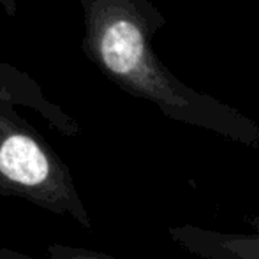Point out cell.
Wrapping results in <instances>:
<instances>
[{"mask_svg": "<svg viewBox=\"0 0 259 259\" xmlns=\"http://www.w3.org/2000/svg\"><path fill=\"white\" fill-rule=\"evenodd\" d=\"M0 9L7 18H14L18 13V0H0Z\"/></svg>", "mask_w": 259, "mask_h": 259, "instance_id": "7", "label": "cell"}, {"mask_svg": "<svg viewBox=\"0 0 259 259\" xmlns=\"http://www.w3.org/2000/svg\"><path fill=\"white\" fill-rule=\"evenodd\" d=\"M0 196L18 198L92 229L74 177L55 148L0 97Z\"/></svg>", "mask_w": 259, "mask_h": 259, "instance_id": "2", "label": "cell"}, {"mask_svg": "<svg viewBox=\"0 0 259 259\" xmlns=\"http://www.w3.org/2000/svg\"><path fill=\"white\" fill-rule=\"evenodd\" d=\"M0 259H37V257L18 252V250L9 249V247H0Z\"/></svg>", "mask_w": 259, "mask_h": 259, "instance_id": "6", "label": "cell"}, {"mask_svg": "<svg viewBox=\"0 0 259 259\" xmlns=\"http://www.w3.org/2000/svg\"><path fill=\"white\" fill-rule=\"evenodd\" d=\"M83 11L81 50L116 87L155 104L178 122L210 129L238 143L259 148V127L229 106L180 83L152 48L164 25L148 0H79Z\"/></svg>", "mask_w": 259, "mask_h": 259, "instance_id": "1", "label": "cell"}, {"mask_svg": "<svg viewBox=\"0 0 259 259\" xmlns=\"http://www.w3.org/2000/svg\"><path fill=\"white\" fill-rule=\"evenodd\" d=\"M46 259H116L104 252H97L85 247L64 245V243H50L46 247Z\"/></svg>", "mask_w": 259, "mask_h": 259, "instance_id": "5", "label": "cell"}, {"mask_svg": "<svg viewBox=\"0 0 259 259\" xmlns=\"http://www.w3.org/2000/svg\"><path fill=\"white\" fill-rule=\"evenodd\" d=\"M0 97L9 104L27 106L48 120V123L64 136H78L79 125L60 106L46 99L41 87L27 74L9 64H0Z\"/></svg>", "mask_w": 259, "mask_h": 259, "instance_id": "4", "label": "cell"}, {"mask_svg": "<svg viewBox=\"0 0 259 259\" xmlns=\"http://www.w3.org/2000/svg\"><path fill=\"white\" fill-rule=\"evenodd\" d=\"M247 224L252 233H221L199 226H173L169 238L185 252L199 259H259V217Z\"/></svg>", "mask_w": 259, "mask_h": 259, "instance_id": "3", "label": "cell"}]
</instances>
